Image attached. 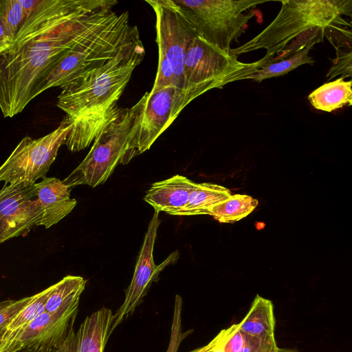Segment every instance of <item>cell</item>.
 I'll use <instances>...</instances> for the list:
<instances>
[{"label":"cell","instance_id":"obj_1","mask_svg":"<svg viewBox=\"0 0 352 352\" xmlns=\"http://www.w3.org/2000/svg\"><path fill=\"white\" fill-rule=\"evenodd\" d=\"M115 0H41L0 54V109L21 113L43 77L116 12Z\"/></svg>","mask_w":352,"mask_h":352},{"label":"cell","instance_id":"obj_2","mask_svg":"<svg viewBox=\"0 0 352 352\" xmlns=\"http://www.w3.org/2000/svg\"><path fill=\"white\" fill-rule=\"evenodd\" d=\"M145 54L141 39L104 64L62 87L57 107L71 124L65 144L72 151L90 146L119 107L117 102Z\"/></svg>","mask_w":352,"mask_h":352},{"label":"cell","instance_id":"obj_3","mask_svg":"<svg viewBox=\"0 0 352 352\" xmlns=\"http://www.w3.org/2000/svg\"><path fill=\"white\" fill-rule=\"evenodd\" d=\"M351 0L281 1L279 12L260 33L231 49L234 57L257 50H266L265 66L284 59L309 45L327 38L336 50L351 45Z\"/></svg>","mask_w":352,"mask_h":352},{"label":"cell","instance_id":"obj_4","mask_svg":"<svg viewBox=\"0 0 352 352\" xmlns=\"http://www.w3.org/2000/svg\"><path fill=\"white\" fill-rule=\"evenodd\" d=\"M140 38L127 11L116 12L58 61L38 84L34 98L44 91L65 87L78 76L104 64Z\"/></svg>","mask_w":352,"mask_h":352},{"label":"cell","instance_id":"obj_5","mask_svg":"<svg viewBox=\"0 0 352 352\" xmlns=\"http://www.w3.org/2000/svg\"><path fill=\"white\" fill-rule=\"evenodd\" d=\"M148 92L131 107L118 109L93 142L81 163L62 182L71 190L78 185L104 184L122 161L135 137Z\"/></svg>","mask_w":352,"mask_h":352},{"label":"cell","instance_id":"obj_6","mask_svg":"<svg viewBox=\"0 0 352 352\" xmlns=\"http://www.w3.org/2000/svg\"><path fill=\"white\" fill-rule=\"evenodd\" d=\"M265 66L259 59L244 63L212 46L198 36L190 43L184 58V86L182 91L184 109L193 100L213 89L248 78Z\"/></svg>","mask_w":352,"mask_h":352},{"label":"cell","instance_id":"obj_7","mask_svg":"<svg viewBox=\"0 0 352 352\" xmlns=\"http://www.w3.org/2000/svg\"><path fill=\"white\" fill-rule=\"evenodd\" d=\"M156 19V43L159 59L151 93L174 86H184V67L187 48L197 34L175 0H147Z\"/></svg>","mask_w":352,"mask_h":352},{"label":"cell","instance_id":"obj_8","mask_svg":"<svg viewBox=\"0 0 352 352\" xmlns=\"http://www.w3.org/2000/svg\"><path fill=\"white\" fill-rule=\"evenodd\" d=\"M192 24L198 36L212 46L230 53L249 21L254 16L251 8L265 0H175Z\"/></svg>","mask_w":352,"mask_h":352},{"label":"cell","instance_id":"obj_9","mask_svg":"<svg viewBox=\"0 0 352 352\" xmlns=\"http://www.w3.org/2000/svg\"><path fill=\"white\" fill-rule=\"evenodd\" d=\"M71 129V124L64 118L55 130L45 136L37 139L23 138L0 166V182L28 185L47 177Z\"/></svg>","mask_w":352,"mask_h":352},{"label":"cell","instance_id":"obj_10","mask_svg":"<svg viewBox=\"0 0 352 352\" xmlns=\"http://www.w3.org/2000/svg\"><path fill=\"white\" fill-rule=\"evenodd\" d=\"M76 303L55 313H43L25 328L0 342V352H73Z\"/></svg>","mask_w":352,"mask_h":352},{"label":"cell","instance_id":"obj_11","mask_svg":"<svg viewBox=\"0 0 352 352\" xmlns=\"http://www.w3.org/2000/svg\"><path fill=\"white\" fill-rule=\"evenodd\" d=\"M182 110L181 89L170 86L148 92L138 131L121 164H128L134 157L148 150Z\"/></svg>","mask_w":352,"mask_h":352},{"label":"cell","instance_id":"obj_12","mask_svg":"<svg viewBox=\"0 0 352 352\" xmlns=\"http://www.w3.org/2000/svg\"><path fill=\"white\" fill-rule=\"evenodd\" d=\"M159 212L155 211L148 224L144 241L140 249L131 282L125 291V298L121 306L113 314V321L111 327V335L113 330L125 319L131 316L142 302L153 282L158 280L163 269L178 258L173 253L163 263L156 265L153 258V249L157 238L158 227L161 223Z\"/></svg>","mask_w":352,"mask_h":352},{"label":"cell","instance_id":"obj_13","mask_svg":"<svg viewBox=\"0 0 352 352\" xmlns=\"http://www.w3.org/2000/svg\"><path fill=\"white\" fill-rule=\"evenodd\" d=\"M41 210L32 184H3L0 188V244L26 235L40 226Z\"/></svg>","mask_w":352,"mask_h":352},{"label":"cell","instance_id":"obj_14","mask_svg":"<svg viewBox=\"0 0 352 352\" xmlns=\"http://www.w3.org/2000/svg\"><path fill=\"white\" fill-rule=\"evenodd\" d=\"M34 195L41 210L40 226L47 229L68 215L76 206L71 189L56 177H45L34 184Z\"/></svg>","mask_w":352,"mask_h":352},{"label":"cell","instance_id":"obj_15","mask_svg":"<svg viewBox=\"0 0 352 352\" xmlns=\"http://www.w3.org/2000/svg\"><path fill=\"white\" fill-rule=\"evenodd\" d=\"M197 183L180 175L155 182L144 199L157 212L178 215L186 206Z\"/></svg>","mask_w":352,"mask_h":352},{"label":"cell","instance_id":"obj_16","mask_svg":"<svg viewBox=\"0 0 352 352\" xmlns=\"http://www.w3.org/2000/svg\"><path fill=\"white\" fill-rule=\"evenodd\" d=\"M113 321L111 309L105 307L87 316L75 334L73 352H104Z\"/></svg>","mask_w":352,"mask_h":352},{"label":"cell","instance_id":"obj_17","mask_svg":"<svg viewBox=\"0 0 352 352\" xmlns=\"http://www.w3.org/2000/svg\"><path fill=\"white\" fill-rule=\"evenodd\" d=\"M245 333L258 338L274 335L276 320L270 300L257 294L245 316L238 323Z\"/></svg>","mask_w":352,"mask_h":352},{"label":"cell","instance_id":"obj_18","mask_svg":"<svg viewBox=\"0 0 352 352\" xmlns=\"http://www.w3.org/2000/svg\"><path fill=\"white\" fill-rule=\"evenodd\" d=\"M351 80L339 78L327 82L314 90L308 100L316 109L332 112L344 106L352 104Z\"/></svg>","mask_w":352,"mask_h":352},{"label":"cell","instance_id":"obj_19","mask_svg":"<svg viewBox=\"0 0 352 352\" xmlns=\"http://www.w3.org/2000/svg\"><path fill=\"white\" fill-rule=\"evenodd\" d=\"M231 196L230 191L211 183L197 184L190 194L186 206L179 216L209 214L210 210Z\"/></svg>","mask_w":352,"mask_h":352},{"label":"cell","instance_id":"obj_20","mask_svg":"<svg viewBox=\"0 0 352 352\" xmlns=\"http://www.w3.org/2000/svg\"><path fill=\"white\" fill-rule=\"evenodd\" d=\"M86 280L79 276H66L52 285L45 303V311L53 314L65 307L79 303L86 285Z\"/></svg>","mask_w":352,"mask_h":352},{"label":"cell","instance_id":"obj_21","mask_svg":"<svg viewBox=\"0 0 352 352\" xmlns=\"http://www.w3.org/2000/svg\"><path fill=\"white\" fill-rule=\"evenodd\" d=\"M258 200L245 195H231L210 211L220 223H234L250 214L258 205Z\"/></svg>","mask_w":352,"mask_h":352},{"label":"cell","instance_id":"obj_22","mask_svg":"<svg viewBox=\"0 0 352 352\" xmlns=\"http://www.w3.org/2000/svg\"><path fill=\"white\" fill-rule=\"evenodd\" d=\"M52 288L51 285L33 295L32 300L6 326L0 329V342L19 332L45 312V303Z\"/></svg>","mask_w":352,"mask_h":352},{"label":"cell","instance_id":"obj_23","mask_svg":"<svg viewBox=\"0 0 352 352\" xmlns=\"http://www.w3.org/2000/svg\"><path fill=\"white\" fill-rule=\"evenodd\" d=\"M313 47L314 45H309L292 56L270 63L258 69L248 79L261 82L268 78L287 74L302 65L314 64L315 60L309 56Z\"/></svg>","mask_w":352,"mask_h":352},{"label":"cell","instance_id":"obj_24","mask_svg":"<svg viewBox=\"0 0 352 352\" xmlns=\"http://www.w3.org/2000/svg\"><path fill=\"white\" fill-rule=\"evenodd\" d=\"M0 19L8 35L13 40L25 21L24 12L19 0H1Z\"/></svg>","mask_w":352,"mask_h":352},{"label":"cell","instance_id":"obj_25","mask_svg":"<svg viewBox=\"0 0 352 352\" xmlns=\"http://www.w3.org/2000/svg\"><path fill=\"white\" fill-rule=\"evenodd\" d=\"M182 298L177 294L175 298L173 317L170 329V337L166 352H177L179 347L184 338L190 334L193 330L190 329L182 332Z\"/></svg>","mask_w":352,"mask_h":352},{"label":"cell","instance_id":"obj_26","mask_svg":"<svg viewBox=\"0 0 352 352\" xmlns=\"http://www.w3.org/2000/svg\"><path fill=\"white\" fill-rule=\"evenodd\" d=\"M33 298V296L19 300L0 302V329L6 326Z\"/></svg>","mask_w":352,"mask_h":352},{"label":"cell","instance_id":"obj_27","mask_svg":"<svg viewBox=\"0 0 352 352\" xmlns=\"http://www.w3.org/2000/svg\"><path fill=\"white\" fill-rule=\"evenodd\" d=\"M342 75V78L351 77V51L345 52L337 50V57L329 69L327 77L331 80L335 76Z\"/></svg>","mask_w":352,"mask_h":352},{"label":"cell","instance_id":"obj_28","mask_svg":"<svg viewBox=\"0 0 352 352\" xmlns=\"http://www.w3.org/2000/svg\"><path fill=\"white\" fill-rule=\"evenodd\" d=\"M247 335L239 327V324H233L227 328V337L225 352H238L243 346Z\"/></svg>","mask_w":352,"mask_h":352},{"label":"cell","instance_id":"obj_29","mask_svg":"<svg viewBox=\"0 0 352 352\" xmlns=\"http://www.w3.org/2000/svg\"><path fill=\"white\" fill-rule=\"evenodd\" d=\"M227 329H222L208 344L190 352H225Z\"/></svg>","mask_w":352,"mask_h":352},{"label":"cell","instance_id":"obj_30","mask_svg":"<svg viewBox=\"0 0 352 352\" xmlns=\"http://www.w3.org/2000/svg\"><path fill=\"white\" fill-rule=\"evenodd\" d=\"M252 352H278L274 335L263 339Z\"/></svg>","mask_w":352,"mask_h":352},{"label":"cell","instance_id":"obj_31","mask_svg":"<svg viewBox=\"0 0 352 352\" xmlns=\"http://www.w3.org/2000/svg\"><path fill=\"white\" fill-rule=\"evenodd\" d=\"M24 12L25 20L28 19L38 6L41 0H19Z\"/></svg>","mask_w":352,"mask_h":352},{"label":"cell","instance_id":"obj_32","mask_svg":"<svg viewBox=\"0 0 352 352\" xmlns=\"http://www.w3.org/2000/svg\"><path fill=\"white\" fill-rule=\"evenodd\" d=\"M265 338H258L247 335L246 340L243 346L238 352H252Z\"/></svg>","mask_w":352,"mask_h":352},{"label":"cell","instance_id":"obj_33","mask_svg":"<svg viewBox=\"0 0 352 352\" xmlns=\"http://www.w3.org/2000/svg\"><path fill=\"white\" fill-rule=\"evenodd\" d=\"M0 41L12 42V39L8 35L4 26L0 19Z\"/></svg>","mask_w":352,"mask_h":352},{"label":"cell","instance_id":"obj_34","mask_svg":"<svg viewBox=\"0 0 352 352\" xmlns=\"http://www.w3.org/2000/svg\"><path fill=\"white\" fill-rule=\"evenodd\" d=\"M11 44L10 42L0 41V54L7 50Z\"/></svg>","mask_w":352,"mask_h":352},{"label":"cell","instance_id":"obj_35","mask_svg":"<svg viewBox=\"0 0 352 352\" xmlns=\"http://www.w3.org/2000/svg\"><path fill=\"white\" fill-rule=\"evenodd\" d=\"M278 352H298V351L295 349L278 348Z\"/></svg>","mask_w":352,"mask_h":352}]
</instances>
